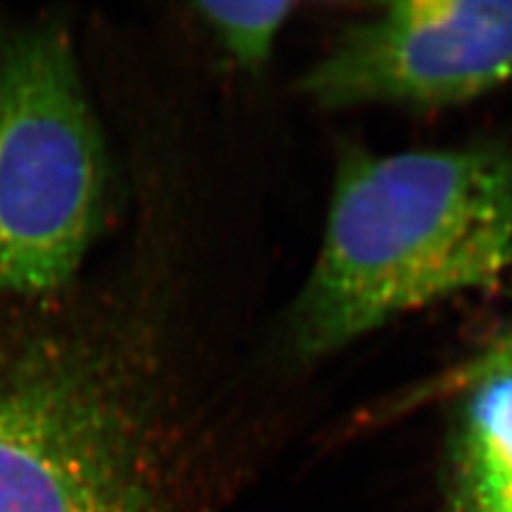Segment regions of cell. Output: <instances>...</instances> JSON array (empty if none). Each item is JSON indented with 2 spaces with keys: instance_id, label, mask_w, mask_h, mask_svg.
<instances>
[{
  "instance_id": "3957f363",
  "label": "cell",
  "mask_w": 512,
  "mask_h": 512,
  "mask_svg": "<svg viewBox=\"0 0 512 512\" xmlns=\"http://www.w3.org/2000/svg\"><path fill=\"white\" fill-rule=\"evenodd\" d=\"M107 160L69 35L0 32V295L41 297L75 276L101 227Z\"/></svg>"
},
{
  "instance_id": "8992f818",
  "label": "cell",
  "mask_w": 512,
  "mask_h": 512,
  "mask_svg": "<svg viewBox=\"0 0 512 512\" xmlns=\"http://www.w3.org/2000/svg\"><path fill=\"white\" fill-rule=\"evenodd\" d=\"M201 18L244 69H261L274 50L291 3H199Z\"/></svg>"
},
{
  "instance_id": "277c9868",
  "label": "cell",
  "mask_w": 512,
  "mask_h": 512,
  "mask_svg": "<svg viewBox=\"0 0 512 512\" xmlns=\"http://www.w3.org/2000/svg\"><path fill=\"white\" fill-rule=\"evenodd\" d=\"M512 82V0H406L344 30L299 88L327 109H442Z\"/></svg>"
},
{
  "instance_id": "7a4b0ae2",
  "label": "cell",
  "mask_w": 512,
  "mask_h": 512,
  "mask_svg": "<svg viewBox=\"0 0 512 512\" xmlns=\"http://www.w3.org/2000/svg\"><path fill=\"white\" fill-rule=\"evenodd\" d=\"M184 444L120 346L0 342V512H178Z\"/></svg>"
},
{
  "instance_id": "6da1fadb",
  "label": "cell",
  "mask_w": 512,
  "mask_h": 512,
  "mask_svg": "<svg viewBox=\"0 0 512 512\" xmlns=\"http://www.w3.org/2000/svg\"><path fill=\"white\" fill-rule=\"evenodd\" d=\"M512 274V143L372 154L348 148L327 229L291 310L299 359H323L393 318Z\"/></svg>"
},
{
  "instance_id": "5b68a950",
  "label": "cell",
  "mask_w": 512,
  "mask_h": 512,
  "mask_svg": "<svg viewBox=\"0 0 512 512\" xmlns=\"http://www.w3.org/2000/svg\"><path fill=\"white\" fill-rule=\"evenodd\" d=\"M444 512H512V335L476 357L455 389Z\"/></svg>"
}]
</instances>
